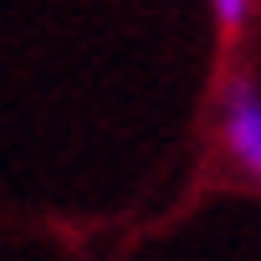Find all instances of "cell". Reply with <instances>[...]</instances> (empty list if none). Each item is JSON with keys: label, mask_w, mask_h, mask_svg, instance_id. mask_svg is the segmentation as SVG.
I'll return each instance as SVG.
<instances>
[{"label": "cell", "mask_w": 261, "mask_h": 261, "mask_svg": "<svg viewBox=\"0 0 261 261\" xmlns=\"http://www.w3.org/2000/svg\"><path fill=\"white\" fill-rule=\"evenodd\" d=\"M251 11H256V0H210V16H215L220 41H236L251 26Z\"/></svg>", "instance_id": "cell-2"}, {"label": "cell", "mask_w": 261, "mask_h": 261, "mask_svg": "<svg viewBox=\"0 0 261 261\" xmlns=\"http://www.w3.org/2000/svg\"><path fill=\"white\" fill-rule=\"evenodd\" d=\"M215 144L225 164L261 190V82L230 72L215 97Z\"/></svg>", "instance_id": "cell-1"}]
</instances>
